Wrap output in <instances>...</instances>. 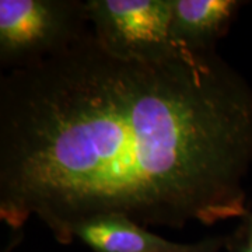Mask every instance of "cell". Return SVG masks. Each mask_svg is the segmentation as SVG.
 I'll use <instances>...</instances> for the list:
<instances>
[{"mask_svg": "<svg viewBox=\"0 0 252 252\" xmlns=\"http://www.w3.org/2000/svg\"><path fill=\"white\" fill-rule=\"evenodd\" d=\"M95 39L125 59H161L178 48L170 39L172 0H86Z\"/></svg>", "mask_w": 252, "mask_h": 252, "instance_id": "obj_3", "label": "cell"}, {"mask_svg": "<svg viewBox=\"0 0 252 252\" xmlns=\"http://www.w3.org/2000/svg\"><path fill=\"white\" fill-rule=\"evenodd\" d=\"M89 30L84 1L0 0V63L10 70L38 62Z\"/></svg>", "mask_w": 252, "mask_h": 252, "instance_id": "obj_2", "label": "cell"}, {"mask_svg": "<svg viewBox=\"0 0 252 252\" xmlns=\"http://www.w3.org/2000/svg\"><path fill=\"white\" fill-rule=\"evenodd\" d=\"M252 91L213 51L125 59L91 28L0 77V217H38L56 241L124 216L213 225L250 213Z\"/></svg>", "mask_w": 252, "mask_h": 252, "instance_id": "obj_1", "label": "cell"}, {"mask_svg": "<svg viewBox=\"0 0 252 252\" xmlns=\"http://www.w3.org/2000/svg\"><path fill=\"white\" fill-rule=\"evenodd\" d=\"M233 252H252V213L243 217V223L237 228L233 237L227 238Z\"/></svg>", "mask_w": 252, "mask_h": 252, "instance_id": "obj_6", "label": "cell"}, {"mask_svg": "<svg viewBox=\"0 0 252 252\" xmlns=\"http://www.w3.org/2000/svg\"><path fill=\"white\" fill-rule=\"evenodd\" d=\"M77 238L95 252H206L224 238L213 237L198 244H180L162 238L124 216H101L76 225Z\"/></svg>", "mask_w": 252, "mask_h": 252, "instance_id": "obj_4", "label": "cell"}, {"mask_svg": "<svg viewBox=\"0 0 252 252\" xmlns=\"http://www.w3.org/2000/svg\"><path fill=\"white\" fill-rule=\"evenodd\" d=\"M240 6L235 0H172L171 42L188 51H213Z\"/></svg>", "mask_w": 252, "mask_h": 252, "instance_id": "obj_5", "label": "cell"}, {"mask_svg": "<svg viewBox=\"0 0 252 252\" xmlns=\"http://www.w3.org/2000/svg\"><path fill=\"white\" fill-rule=\"evenodd\" d=\"M223 244H225V238H224V240H223V241H221V243L217 244L216 247H213L212 250H209V251H206V252H219V250H220V247H221Z\"/></svg>", "mask_w": 252, "mask_h": 252, "instance_id": "obj_7", "label": "cell"}]
</instances>
